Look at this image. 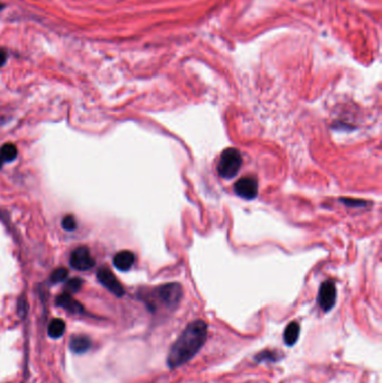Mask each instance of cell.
<instances>
[{
	"label": "cell",
	"mask_w": 382,
	"mask_h": 383,
	"mask_svg": "<svg viewBox=\"0 0 382 383\" xmlns=\"http://www.w3.org/2000/svg\"><path fill=\"white\" fill-rule=\"evenodd\" d=\"M206 338L207 325L204 321L198 320L190 323L171 347L167 355V365L171 369H176L185 364L202 349Z\"/></svg>",
	"instance_id": "cell-1"
},
{
	"label": "cell",
	"mask_w": 382,
	"mask_h": 383,
	"mask_svg": "<svg viewBox=\"0 0 382 383\" xmlns=\"http://www.w3.org/2000/svg\"><path fill=\"white\" fill-rule=\"evenodd\" d=\"M183 296V289L181 285L178 283H167V285H164L154 289L151 292V297L152 299L149 301V306L151 310H154V306H155L156 302L158 304L163 305L167 310H174L176 308V306L180 302L181 298Z\"/></svg>",
	"instance_id": "cell-2"
},
{
	"label": "cell",
	"mask_w": 382,
	"mask_h": 383,
	"mask_svg": "<svg viewBox=\"0 0 382 383\" xmlns=\"http://www.w3.org/2000/svg\"><path fill=\"white\" fill-rule=\"evenodd\" d=\"M242 165V156L236 148H227L221 154L219 164H217V172L220 176L230 180L235 177L240 171Z\"/></svg>",
	"instance_id": "cell-3"
},
{
	"label": "cell",
	"mask_w": 382,
	"mask_h": 383,
	"mask_svg": "<svg viewBox=\"0 0 382 383\" xmlns=\"http://www.w3.org/2000/svg\"><path fill=\"white\" fill-rule=\"evenodd\" d=\"M69 263L74 269L86 271L94 266V259L89 249L86 247H78L74 249L69 257Z\"/></svg>",
	"instance_id": "cell-4"
},
{
	"label": "cell",
	"mask_w": 382,
	"mask_h": 383,
	"mask_svg": "<svg viewBox=\"0 0 382 383\" xmlns=\"http://www.w3.org/2000/svg\"><path fill=\"white\" fill-rule=\"evenodd\" d=\"M317 301L324 312H330L334 307L336 301V288L333 281L327 280L322 283Z\"/></svg>",
	"instance_id": "cell-5"
},
{
	"label": "cell",
	"mask_w": 382,
	"mask_h": 383,
	"mask_svg": "<svg viewBox=\"0 0 382 383\" xmlns=\"http://www.w3.org/2000/svg\"><path fill=\"white\" fill-rule=\"evenodd\" d=\"M97 276L101 285L106 287L109 291H111L113 295L118 297H122L125 295V289H123L122 285L119 282L116 276L110 270L107 269V268L99 269Z\"/></svg>",
	"instance_id": "cell-6"
},
{
	"label": "cell",
	"mask_w": 382,
	"mask_h": 383,
	"mask_svg": "<svg viewBox=\"0 0 382 383\" xmlns=\"http://www.w3.org/2000/svg\"><path fill=\"white\" fill-rule=\"evenodd\" d=\"M235 192L243 200H254L258 195V182L254 177H242L235 184Z\"/></svg>",
	"instance_id": "cell-7"
},
{
	"label": "cell",
	"mask_w": 382,
	"mask_h": 383,
	"mask_svg": "<svg viewBox=\"0 0 382 383\" xmlns=\"http://www.w3.org/2000/svg\"><path fill=\"white\" fill-rule=\"evenodd\" d=\"M135 263V255L131 251H120L113 258V265L120 271H128Z\"/></svg>",
	"instance_id": "cell-8"
},
{
	"label": "cell",
	"mask_w": 382,
	"mask_h": 383,
	"mask_svg": "<svg viewBox=\"0 0 382 383\" xmlns=\"http://www.w3.org/2000/svg\"><path fill=\"white\" fill-rule=\"evenodd\" d=\"M57 305L69 313H73V314H79V313L83 312V307L80 302L74 299L71 293L67 292H64L61 296H58Z\"/></svg>",
	"instance_id": "cell-9"
},
{
	"label": "cell",
	"mask_w": 382,
	"mask_h": 383,
	"mask_svg": "<svg viewBox=\"0 0 382 383\" xmlns=\"http://www.w3.org/2000/svg\"><path fill=\"white\" fill-rule=\"evenodd\" d=\"M91 346L90 338L84 335H74L69 340V349L77 354L86 353Z\"/></svg>",
	"instance_id": "cell-10"
},
{
	"label": "cell",
	"mask_w": 382,
	"mask_h": 383,
	"mask_svg": "<svg viewBox=\"0 0 382 383\" xmlns=\"http://www.w3.org/2000/svg\"><path fill=\"white\" fill-rule=\"evenodd\" d=\"M299 331H300L299 324L296 322H291L290 324L286 327L285 334H284V340H285V343L287 345L292 346L295 344L297 340H298Z\"/></svg>",
	"instance_id": "cell-11"
},
{
	"label": "cell",
	"mask_w": 382,
	"mask_h": 383,
	"mask_svg": "<svg viewBox=\"0 0 382 383\" xmlns=\"http://www.w3.org/2000/svg\"><path fill=\"white\" fill-rule=\"evenodd\" d=\"M48 335L52 338H59L62 337L64 332H65V323L59 318L53 320L48 325Z\"/></svg>",
	"instance_id": "cell-12"
},
{
	"label": "cell",
	"mask_w": 382,
	"mask_h": 383,
	"mask_svg": "<svg viewBox=\"0 0 382 383\" xmlns=\"http://www.w3.org/2000/svg\"><path fill=\"white\" fill-rule=\"evenodd\" d=\"M17 157V149L13 143H6L0 148V158L5 162H13Z\"/></svg>",
	"instance_id": "cell-13"
},
{
	"label": "cell",
	"mask_w": 382,
	"mask_h": 383,
	"mask_svg": "<svg viewBox=\"0 0 382 383\" xmlns=\"http://www.w3.org/2000/svg\"><path fill=\"white\" fill-rule=\"evenodd\" d=\"M68 276V271L65 269V268H57V269L54 270L51 275V281L53 283H58L64 281Z\"/></svg>",
	"instance_id": "cell-14"
},
{
	"label": "cell",
	"mask_w": 382,
	"mask_h": 383,
	"mask_svg": "<svg viewBox=\"0 0 382 383\" xmlns=\"http://www.w3.org/2000/svg\"><path fill=\"white\" fill-rule=\"evenodd\" d=\"M81 286H82V280L80 279V278H74V279L67 281L65 288H66L67 293H74L80 290Z\"/></svg>",
	"instance_id": "cell-15"
},
{
	"label": "cell",
	"mask_w": 382,
	"mask_h": 383,
	"mask_svg": "<svg viewBox=\"0 0 382 383\" xmlns=\"http://www.w3.org/2000/svg\"><path fill=\"white\" fill-rule=\"evenodd\" d=\"M62 226H63L64 230H66V231L75 230V227H77L75 218H74L71 215L65 216V217L63 218V221H62Z\"/></svg>",
	"instance_id": "cell-16"
},
{
	"label": "cell",
	"mask_w": 382,
	"mask_h": 383,
	"mask_svg": "<svg viewBox=\"0 0 382 383\" xmlns=\"http://www.w3.org/2000/svg\"><path fill=\"white\" fill-rule=\"evenodd\" d=\"M277 353L272 351H264L261 352L259 355L256 356V360L259 362L261 361H276L277 360Z\"/></svg>",
	"instance_id": "cell-17"
},
{
	"label": "cell",
	"mask_w": 382,
	"mask_h": 383,
	"mask_svg": "<svg viewBox=\"0 0 382 383\" xmlns=\"http://www.w3.org/2000/svg\"><path fill=\"white\" fill-rule=\"evenodd\" d=\"M341 202L349 206H365V202L362 200H350V198H341Z\"/></svg>",
	"instance_id": "cell-18"
},
{
	"label": "cell",
	"mask_w": 382,
	"mask_h": 383,
	"mask_svg": "<svg viewBox=\"0 0 382 383\" xmlns=\"http://www.w3.org/2000/svg\"><path fill=\"white\" fill-rule=\"evenodd\" d=\"M7 59V52L4 48H0V66H3Z\"/></svg>",
	"instance_id": "cell-19"
},
{
	"label": "cell",
	"mask_w": 382,
	"mask_h": 383,
	"mask_svg": "<svg viewBox=\"0 0 382 383\" xmlns=\"http://www.w3.org/2000/svg\"><path fill=\"white\" fill-rule=\"evenodd\" d=\"M2 164H3V159L0 158V168H2Z\"/></svg>",
	"instance_id": "cell-20"
},
{
	"label": "cell",
	"mask_w": 382,
	"mask_h": 383,
	"mask_svg": "<svg viewBox=\"0 0 382 383\" xmlns=\"http://www.w3.org/2000/svg\"><path fill=\"white\" fill-rule=\"evenodd\" d=\"M2 7H3V5H2V4H0V9H2Z\"/></svg>",
	"instance_id": "cell-21"
}]
</instances>
